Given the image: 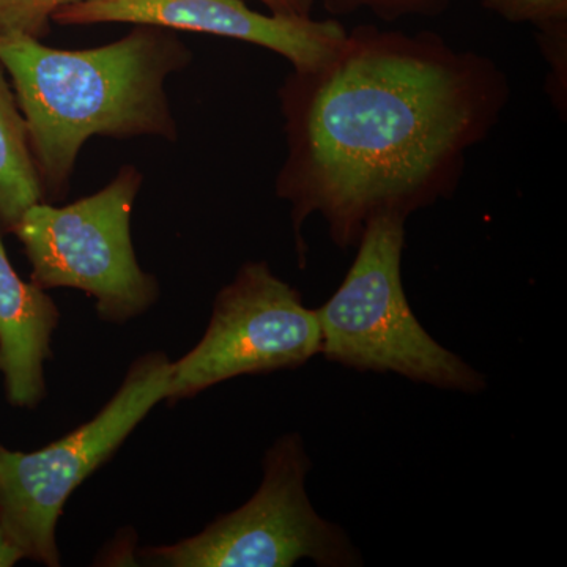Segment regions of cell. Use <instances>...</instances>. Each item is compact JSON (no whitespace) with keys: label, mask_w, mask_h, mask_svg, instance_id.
Segmentation results:
<instances>
[{"label":"cell","mask_w":567,"mask_h":567,"mask_svg":"<svg viewBox=\"0 0 567 567\" xmlns=\"http://www.w3.org/2000/svg\"><path fill=\"white\" fill-rule=\"evenodd\" d=\"M502 71L432 33L357 28L333 58L293 70L279 91L287 158L276 193L301 226L319 213L339 248L385 213L409 218L445 197L465 153L498 121Z\"/></svg>","instance_id":"obj_1"},{"label":"cell","mask_w":567,"mask_h":567,"mask_svg":"<svg viewBox=\"0 0 567 567\" xmlns=\"http://www.w3.org/2000/svg\"><path fill=\"white\" fill-rule=\"evenodd\" d=\"M193 52L167 29L136 25L93 50H58L0 33V63L28 126L44 199L61 200L92 136L177 140L166 82Z\"/></svg>","instance_id":"obj_2"},{"label":"cell","mask_w":567,"mask_h":567,"mask_svg":"<svg viewBox=\"0 0 567 567\" xmlns=\"http://www.w3.org/2000/svg\"><path fill=\"white\" fill-rule=\"evenodd\" d=\"M405 219L385 213L365 224L344 281L316 309L320 354L354 371L393 372L461 393L483 391L486 377L439 344L410 308L401 270Z\"/></svg>","instance_id":"obj_3"},{"label":"cell","mask_w":567,"mask_h":567,"mask_svg":"<svg viewBox=\"0 0 567 567\" xmlns=\"http://www.w3.org/2000/svg\"><path fill=\"white\" fill-rule=\"evenodd\" d=\"M142 182L141 171L126 164L76 203L32 205L11 230L31 264V281L43 290H81L104 323L132 322L158 303V279L142 270L132 238Z\"/></svg>","instance_id":"obj_4"},{"label":"cell","mask_w":567,"mask_h":567,"mask_svg":"<svg viewBox=\"0 0 567 567\" xmlns=\"http://www.w3.org/2000/svg\"><path fill=\"white\" fill-rule=\"evenodd\" d=\"M171 363L164 352L136 358L99 413L48 446L24 453L0 443V520L25 559L61 566L58 525L63 507L164 402Z\"/></svg>","instance_id":"obj_5"},{"label":"cell","mask_w":567,"mask_h":567,"mask_svg":"<svg viewBox=\"0 0 567 567\" xmlns=\"http://www.w3.org/2000/svg\"><path fill=\"white\" fill-rule=\"evenodd\" d=\"M264 477L244 506L223 514L197 535L134 550L152 567L361 566V555L339 525L324 520L306 492L311 458L300 434H286L265 453Z\"/></svg>","instance_id":"obj_6"},{"label":"cell","mask_w":567,"mask_h":567,"mask_svg":"<svg viewBox=\"0 0 567 567\" xmlns=\"http://www.w3.org/2000/svg\"><path fill=\"white\" fill-rule=\"evenodd\" d=\"M317 354L316 309L267 262H246L216 295L200 341L171 363L164 402L188 401L237 377L301 368Z\"/></svg>","instance_id":"obj_7"},{"label":"cell","mask_w":567,"mask_h":567,"mask_svg":"<svg viewBox=\"0 0 567 567\" xmlns=\"http://www.w3.org/2000/svg\"><path fill=\"white\" fill-rule=\"evenodd\" d=\"M61 25L125 22L167 31L199 32L256 44L282 55L293 70L330 61L347 31L334 20L262 14L244 0H81L52 17Z\"/></svg>","instance_id":"obj_8"},{"label":"cell","mask_w":567,"mask_h":567,"mask_svg":"<svg viewBox=\"0 0 567 567\" xmlns=\"http://www.w3.org/2000/svg\"><path fill=\"white\" fill-rule=\"evenodd\" d=\"M0 230V375L7 402L35 410L47 399V363L61 311L48 290L14 270Z\"/></svg>","instance_id":"obj_9"},{"label":"cell","mask_w":567,"mask_h":567,"mask_svg":"<svg viewBox=\"0 0 567 567\" xmlns=\"http://www.w3.org/2000/svg\"><path fill=\"white\" fill-rule=\"evenodd\" d=\"M47 203L28 126L9 74L0 63V230L11 234L32 205Z\"/></svg>","instance_id":"obj_10"},{"label":"cell","mask_w":567,"mask_h":567,"mask_svg":"<svg viewBox=\"0 0 567 567\" xmlns=\"http://www.w3.org/2000/svg\"><path fill=\"white\" fill-rule=\"evenodd\" d=\"M81 0H0V33H21L44 39L52 17L63 7Z\"/></svg>","instance_id":"obj_11"},{"label":"cell","mask_w":567,"mask_h":567,"mask_svg":"<svg viewBox=\"0 0 567 567\" xmlns=\"http://www.w3.org/2000/svg\"><path fill=\"white\" fill-rule=\"evenodd\" d=\"M328 13L352 14L369 10L380 20L395 21L405 17H439L457 0H322Z\"/></svg>","instance_id":"obj_12"},{"label":"cell","mask_w":567,"mask_h":567,"mask_svg":"<svg viewBox=\"0 0 567 567\" xmlns=\"http://www.w3.org/2000/svg\"><path fill=\"white\" fill-rule=\"evenodd\" d=\"M487 10L511 22H529L546 32L566 28L567 0H483Z\"/></svg>","instance_id":"obj_13"},{"label":"cell","mask_w":567,"mask_h":567,"mask_svg":"<svg viewBox=\"0 0 567 567\" xmlns=\"http://www.w3.org/2000/svg\"><path fill=\"white\" fill-rule=\"evenodd\" d=\"M274 14L281 17L309 18L311 17L315 0H259Z\"/></svg>","instance_id":"obj_14"},{"label":"cell","mask_w":567,"mask_h":567,"mask_svg":"<svg viewBox=\"0 0 567 567\" xmlns=\"http://www.w3.org/2000/svg\"><path fill=\"white\" fill-rule=\"evenodd\" d=\"M22 559H25L24 551L14 543L6 525L0 520V567L17 566Z\"/></svg>","instance_id":"obj_15"}]
</instances>
